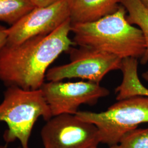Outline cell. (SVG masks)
<instances>
[{"instance_id":"6da1fadb","label":"cell","mask_w":148,"mask_h":148,"mask_svg":"<svg viewBox=\"0 0 148 148\" xmlns=\"http://www.w3.org/2000/svg\"><path fill=\"white\" fill-rule=\"evenodd\" d=\"M71 29L69 19L47 35L17 45L7 43L0 52V81L7 87L40 89L50 65L75 45L69 37Z\"/></svg>"},{"instance_id":"7a4b0ae2","label":"cell","mask_w":148,"mask_h":148,"mask_svg":"<svg viewBox=\"0 0 148 148\" xmlns=\"http://www.w3.org/2000/svg\"><path fill=\"white\" fill-rule=\"evenodd\" d=\"M75 45L86 46L116 56L120 58H141L145 51L142 32L127 19L121 5L114 13L97 21L71 25Z\"/></svg>"},{"instance_id":"3957f363","label":"cell","mask_w":148,"mask_h":148,"mask_svg":"<svg viewBox=\"0 0 148 148\" xmlns=\"http://www.w3.org/2000/svg\"><path fill=\"white\" fill-rule=\"evenodd\" d=\"M40 117L46 121L53 117L41 89L7 87L0 103V122H5L8 128L3 134L5 143L18 139L21 148H30L32 131Z\"/></svg>"},{"instance_id":"277c9868","label":"cell","mask_w":148,"mask_h":148,"mask_svg":"<svg viewBox=\"0 0 148 148\" xmlns=\"http://www.w3.org/2000/svg\"><path fill=\"white\" fill-rule=\"evenodd\" d=\"M75 115L95 125L101 143L111 147L119 144L126 133L139 125L148 123V96L136 95L119 101L101 112L79 111Z\"/></svg>"},{"instance_id":"5b68a950","label":"cell","mask_w":148,"mask_h":148,"mask_svg":"<svg viewBox=\"0 0 148 148\" xmlns=\"http://www.w3.org/2000/svg\"><path fill=\"white\" fill-rule=\"evenodd\" d=\"M66 53L70 62L48 69L46 75L48 81L79 78L100 84L109 72L121 69L122 59L92 48L71 47Z\"/></svg>"},{"instance_id":"8992f818","label":"cell","mask_w":148,"mask_h":148,"mask_svg":"<svg viewBox=\"0 0 148 148\" xmlns=\"http://www.w3.org/2000/svg\"><path fill=\"white\" fill-rule=\"evenodd\" d=\"M41 137L44 148H93L101 143L95 125L69 114L48 120L41 130Z\"/></svg>"},{"instance_id":"52a82bcc","label":"cell","mask_w":148,"mask_h":148,"mask_svg":"<svg viewBox=\"0 0 148 148\" xmlns=\"http://www.w3.org/2000/svg\"><path fill=\"white\" fill-rule=\"evenodd\" d=\"M52 116L64 114L76 115L82 104L93 106L110 91L90 81H49L40 88Z\"/></svg>"},{"instance_id":"ba28073f","label":"cell","mask_w":148,"mask_h":148,"mask_svg":"<svg viewBox=\"0 0 148 148\" xmlns=\"http://www.w3.org/2000/svg\"><path fill=\"white\" fill-rule=\"evenodd\" d=\"M69 19L65 0L45 7H35L7 28V44L17 45L32 37L48 35Z\"/></svg>"},{"instance_id":"9c48e42d","label":"cell","mask_w":148,"mask_h":148,"mask_svg":"<svg viewBox=\"0 0 148 148\" xmlns=\"http://www.w3.org/2000/svg\"><path fill=\"white\" fill-rule=\"evenodd\" d=\"M71 25L98 21L118 10L121 0H65Z\"/></svg>"},{"instance_id":"30bf717a","label":"cell","mask_w":148,"mask_h":148,"mask_svg":"<svg viewBox=\"0 0 148 148\" xmlns=\"http://www.w3.org/2000/svg\"><path fill=\"white\" fill-rule=\"evenodd\" d=\"M121 5L127 11V19L132 25H137L142 32L145 43V51L140 58L143 65L148 64V8L141 0H121Z\"/></svg>"},{"instance_id":"8fae6325","label":"cell","mask_w":148,"mask_h":148,"mask_svg":"<svg viewBox=\"0 0 148 148\" xmlns=\"http://www.w3.org/2000/svg\"><path fill=\"white\" fill-rule=\"evenodd\" d=\"M35 8L32 0H0V21L12 25Z\"/></svg>"},{"instance_id":"7c38bea8","label":"cell","mask_w":148,"mask_h":148,"mask_svg":"<svg viewBox=\"0 0 148 148\" xmlns=\"http://www.w3.org/2000/svg\"><path fill=\"white\" fill-rule=\"evenodd\" d=\"M119 144L121 148H148V128H137L126 133Z\"/></svg>"},{"instance_id":"4fadbf2b","label":"cell","mask_w":148,"mask_h":148,"mask_svg":"<svg viewBox=\"0 0 148 148\" xmlns=\"http://www.w3.org/2000/svg\"><path fill=\"white\" fill-rule=\"evenodd\" d=\"M7 28L0 25V52L7 43Z\"/></svg>"},{"instance_id":"5bb4252c","label":"cell","mask_w":148,"mask_h":148,"mask_svg":"<svg viewBox=\"0 0 148 148\" xmlns=\"http://www.w3.org/2000/svg\"><path fill=\"white\" fill-rule=\"evenodd\" d=\"M62 0H32L35 7H45L51 5Z\"/></svg>"},{"instance_id":"9a60e30c","label":"cell","mask_w":148,"mask_h":148,"mask_svg":"<svg viewBox=\"0 0 148 148\" xmlns=\"http://www.w3.org/2000/svg\"><path fill=\"white\" fill-rule=\"evenodd\" d=\"M142 77L143 79L148 81V71L144 72L143 74H142Z\"/></svg>"},{"instance_id":"2e32d148","label":"cell","mask_w":148,"mask_h":148,"mask_svg":"<svg viewBox=\"0 0 148 148\" xmlns=\"http://www.w3.org/2000/svg\"><path fill=\"white\" fill-rule=\"evenodd\" d=\"M143 4L145 5V7L148 8V0H141Z\"/></svg>"},{"instance_id":"e0dca14e","label":"cell","mask_w":148,"mask_h":148,"mask_svg":"<svg viewBox=\"0 0 148 148\" xmlns=\"http://www.w3.org/2000/svg\"><path fill=\"white\" fill-rule=\"evenodd\" d=\"M97 148V147H95V148ZM109 148H121V147L120 146V145L119 144H117V145H113V146H111V147H110Z\"/></svg>"},{"instance_id":"ac0fdd59","label":"cell","mask_w":148,"mask_h":148,"mask_svg":"<svg viewBox=\"0 0 148 148\" xmlns=\"http://www.w3.org/2000/svg\"><path fill=\"white\" fill-rule=\"evenodd\" d=\"M0 148H8L7 145H0Z\"/></svg>"},{"instance_id":"d6986e66","label":"cell","mask_w":148,"mask_h":148,"mask_svg":"<svg viewBox=\"0 0 148 148\" xmlns=\"http://www.w3.org/2000/svg\"><path fill=\"white\" fill-rule=\"evenodd\" d=\"M21 148V147H18V148Z\"/></svg>"}]
</instances>
